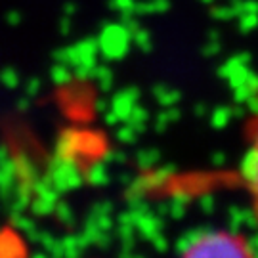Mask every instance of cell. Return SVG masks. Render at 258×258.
Masks as SVG:
<instances>
[{
    "label": "cell",
    "instance_id": "6da1fadb",
    "mask_svg": "<svg viewBox=\"0 0 258 258\" xmlns=\"http://www.w3.org/2000/svg\"><path fill=\"white\" fill-rule=\"evenodd\" d=\"M182 258H254V254L245 237L218 230L197 237Z\"/></svg>",
    "mask_w": 258,
    "mask_h": 258
},
{
    "label": "cell",
    "instance_id": "7a4b0ae2",
    "mask_svg": "<svg viewBox=\"0 0 258 258\" xmlns=\"http://www.w3.org/2000/svg\"><path fill=\"white\" fill-rule=\"evenodd\" d=\"M245 142L247 151L241 159V184L249 194L252 214L258 224V111L245 124Z\"/></svg>",
    "mask_w": 258,
    "mask_h": 258
}]
</instances>
